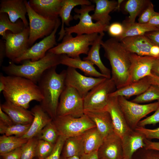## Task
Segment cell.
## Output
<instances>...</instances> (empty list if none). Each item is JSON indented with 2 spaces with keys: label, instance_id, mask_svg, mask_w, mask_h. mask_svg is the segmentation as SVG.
Instances as JSON below:
<instances>
[{
  "label": "cell",
  "instance_id": "6da1fadb",
  "mask_svg": "<svg viewBox=\"0 0 159 159\" xmlns=\"http://www.w3.org/2000/svg\"><path fill=\"white\" fill-rule=\"evenodd\" d=\"M0 79L5 85L2 92L6 101L27 109L31 101L41 102L43 100L38 85L29 80L15 76H4L2 73Z\"/></svg>",
  "mask_w": 159,
  "mask_h": 159
},
{
  "label": "cell",
  "instance_id": "7a4b0ae2",
  "mask_svg": "<svg viewBox=\"0 0 159 159\" xmlns=\"http://www.w3.org/2000/svg\"><path fill=\"white\" fill-rule=\"evenodd\" d=\"M101 46L104 50L105 57L110 62L111 78L115 83L117 89L129 84L130 53L119 41L114 38L102 41Z\"/></svg>",
  "mask_w": 159,
  "mask_h": 159
},
{
  "label": "cell",
  "instance_id": "3957f363",
  "mask_svg": "<svg viewBox=\"0 0 159 159\" xmlns=\"http://www.w3.org/2000/svg\"><path fill=\"white\" fill-rule=\"evenodd\" d=\"M57 67L46 70L38 82L43 97L40 105L52 120L57 116L59 98L65 86L66 74V70L58 73Z\"/></svg>",
  "mask_w": 159,
  "mask_h": 159
},
{
  "label": "cell",
  "instance_id": "277c9868",
  "mask_svg": "<svg viewBox=\"0 0 159 159\" xmlns=\"http://www.w3.org/2000/svg\"><path fill=\"white\" fill-rule=\"evenodd\" d=\"M61 55L47 52L44 57L37 61L26 60L19 65L11 62L3 67L2 70L8 75L24 77L37 84L46 70L61 64Z\"/></svg>",
  "mask_w": 159,
  "mask_h": 159
},
{
  "label": "cell",
  "instance_id": "5b68a950",
  "mask_svg": "<svg viewBox=\"0 0 159 159\" xmlns=\"http://www.w3.org/2000/svg\"><path fill=\"white\" fill-rule=\"evenodd\" d=\"M99 34L77 35L65 34L61 42L48 52L57 55L65 54L72 58H78L82 54H87Z\"/></svg>",
  "mask_w": 159,
  "mask_h": 159
},
{
  "label": "cell",
  "instance_id": "8992f818",
  "mask_svg": "<svg viewBox=\"0 0 159 159\" xmlns=\"http://www.w3.org/2000/svg\"><path fill=\"white\" fill-rule=\"evenodd\" d=\"M94 5L81 6L80 9L75 8L74 12L76 13L73 16L75 20L79 19V23L73 26L65 28V34L74 33L77 35L100 34L107 31L108 26L105 25L99 22H94L89 12L94 11Z\"/></svg>",
  "mask_w": 159,
  "mask_h": 159
},
{
  "label": "cell",
  "instance_id": "52a82bcc",
  "mask_svg": "<svg viewBox=\"0 0 159 159\" xmlns=\"http://www.w3.org/2000/svg\"><path fill=\"white\" fill-rule=\"evenodd\" d=\"M52 121L60 136L66 138L80 135L96 127L95 123L85 114L78 117L69 115L57 116Z\"/></svg>",
  "mask_w": 159,
  "mask_h": 159
},
{
  "label": "cell",
  "instance_id": "ba28073f",
  "mask_svg": "<svg viewBox=\"0 0 159 159\" xmlns=\"http://www.w3.org/2000/svg\"><path fill=\"white\" fill-rule=\"evenodd\" d=\"M117 90L113 81L106 78L90 90L84 98V111L105 110L109 95Z\"/></svg>",
  "mask_w": 159,
  "mask_h": 159
},
{
  "label": "cell",
  "instance_id": "9c48e42d",
  "mask_svg": "<svg viewBox=\"0 0 159 159\" xmlns=\"http://www.w3.org/2000/svg\"><path fill=\"white\" fill-rule=\"evenodd\" d=\"M120 107L126 121L130 128L134 130L141 119L152 112L155 111L158 102L146 104H140L128 100L122 96L118 97Z\"/></svg>",
  "mask_w": 159,
  "mask_h": 159
},
{
  "label": "cell",
  "instance_id": "30bf717a",
  "mask_svg": "<svg viewBox=\"0 0 159 159\" xmlns=\"http://www.w3.org/2000/svg\"><path fill=\"white\" fill-rule=\"evenodd\" d=\"M84 98L74 88L65 85L60 96L57 116L78 117L84 115Z\"/></svg>",
  "mask_w": 159,
  "mask_h": 159
},
{
  "label": "cell",
  "instance_id": "8fae6325",
  "mask_svg": "<svg viewBox=\"0 0 159 159\" xmlns=\"http://www.w3.org/2000/svg\"><path fill=\"white\" fill-rule=\"evenodd\" d=\"M25 3L29 21L28 44L31 46L38 39L50 35L54 29L59 18L53 20L46 19L36 13L26 0Z\"/></svg>",
  "mask_w": 159,
  "mask_h": 159
},
{
  "label": "cell",
  "instance_id": "7c38bea8",
  "mask_svg": "<svg viewBox=\"0 0 159 159\" xmlns=\"http://www.w3.org/2000/svg\"><path fill=\"white\" fill-rule=\"evenodd\" d=\"M66 71L65 85L74 88L83 98L93 88L106 78L84 75L70 67H68Z\"/></svg>",
  "mask_w": 159,
  "mask_h": 159
},
{
  "label": "cell",
  "instance_id": "4fadbf2b",
  "mask_svg": "<svg viewBox=\"0 0 159 159\" xmlns=\"http://www.w3.org/2000/svg\"><path fill=\"white\" fill-rule=\"evenodd\" d=\"M29 26L18 34H13L9 31L6 32L3 39L5 40L6 57L13 62L29 48Z\"/></svg>",
  "mask_w": 159,
  "mask_h": 159
},
{
  "label": "cell",
  "instance_id": "5bb4252c",
  "mask_svg": "<svg viewBox=\"0 0 159 159\" xmlns=\"http://www.w3.org/2000/svg\"><path fill=\"white\" fill-rule=\"evenodd\" d=\"M61 23L59 19L54 29L50 35L29 48L13 62L18 63L27 60L35 61L44 57L49 49L57 45L56 34Z\"/></svg>",
  "mask_w": 159,
  "mask_h": 159
},
{
  "label": "cell",
  "instance_id": "9a60e30c",
  "mask_svg": "<svg viewBox=\"0 0 159 159\" xmlns=\"http://www.w3.org/2000/svg\"><path fill=\"white\" fill-rule=\"evenodd\" d=\"M130 84L150 76L155 61L159 58L149 56H141L130 53Z\"/></svg>",
  "mask_w": 159,
  "mask_h": 159
},
{
  "label": "cell",
  "instance_id": "2e32d148",
  "mask_svg": "<svg viewBox=\"0 0 159 159\" xmlns=\"http://www.w3.org/2000/svg\"><path fill=\"white\" fill-rule=\"evenodd\" d=\"M99 159H123L122 139L114 132L104 138L97 150Z\"/></svg>",
  "mask_w": 159,
  "mask_h": 159
},
{
  "label": "cell",
  "instance_id": "e0dca14e",
  "mask_svg": "<svg viewBox=\"0 0 159 159\" xmlns=\"http://www.w3.org/2000/svg\"><path fill=\"white\" fill-rule=\"evenodd\" d=\"M105 110L110 115L114 132L121 138L132 130L128 125L120 107L118 97L109 96Z\"/></svg>",
  "mask_w": 159,
  "mask_h": 159
},
{
  "label": "cell",
  "instance_id": "ac0fdd59",
  "mask_svg": "<svg viewBox=\"0 0 159 159\" xmlns=\"http://www.w3.org/2000/svg\"><path fill=\"white\" fill-rule=\"evenodd\" d=\"M120 41L130 53L152 57L151 51L155 44L145 35L127 37Z\"/></svg>",
  "mask_w": 159,
  "mask_h": 159
},
{
  "label": "cell",
  "instance_id": "d6986e66",
  "mask_svg": "<svg viewBox=\"0 0 159 159\" xmlns=\"http://www.w3.org/2000/svg\"><path fill=\"white\" fill-rule=\"evenodd\" d=\"M62 0H30L28 3L37 14L47 19L59 18Z\"/></svg>",
  "mask_w": 159,
  "mask_h": 159
},
{
  "label": "cell",
  "instance_id": "ffe728a7",
  "mask_svg": "<svg viewBox=\"0 0 159 159\" xmlns=\"http://www.w3.org/2000/svg\"><path fill=\"white\" fill-rule=\"evenodd\" d=\"M0 2V13H6L12 22L21 19L26 27L29 26L26 16L27 11L25 0H1Z\"/></svg>",
  "mask_w": 159,
  "mask_h": 159
},
{
  "label": "cell",
  "instance_id": "44dd1931",
  "mask_svg": "<svg viewBox=\"0 0 159 159\" xmlns=\"http://www.w3.org/2000/svg\"><path fill=\"white\" fill-rule=\"evenodd\" d=\"M31 111L34 116L33 120L28 131L21 137L27 140L35 137L52 120L40 105L34 106Z\"/></svg>",
  "mask_w": 159,
  "mask_h": 159
},
{
  "label": "cell",
  "instance_id": "7402d4cb",
  "mask_svg": "<svg viewBox=\"0 0 159 159\" xmlns=\"http://www.w3.org/2000/svg\"><path fill=\"white\" fill-rule=\"evenodd\" d=\"M145 136L141 133L132 130L121 138L123 159H132L134 153L139 149L145 147Z\"/></svg>",
  "mask_w": 159,
  "mask_h": 159
},
{
  "label": "cell",
  "instance_id": "603a6c76",
  "mask_svg": "<svg viewBox=\"0 0 159 159\" xmlns=\"http://www.w3.org/2000/svg\"><path fill=\"white\" fill-rule=\"evenodd\" d=\"M0 107L14 124L27 125L31 124L33 121L34 116L31 111L22 107L6 101L1 104Z\"/></svg>",
  "mask_w": 159,
  "mask_h": 159
},
{
  "label": "cell",
  "instance_id": "cb8c5ba5",
  "mask_svg": "<svg viewBox=\"0 0 159 159\" xmlns=\"http://www.w3.org/2000/svg\"><path fill=\"white\" fill-rule=\"evenodd\" d=\"M84 113L95 123L96 127L104 138L114 132L110 115L107 111H84Z\"/></svg>",
  "mask_w": 159,
  "mask_h": 159
},
{
  "label": "cell",
  "instance_id": "d4e9b609",
  "mask_svg": "<svg viewBox=\"0 0 159 159\" xmlns=\"http://www.w3.org/2000/svg\"><path fill=\"white\" fill-rule=\"evenodd\" d=\"M91 2L88 0H62L61 6L59 12V16L61 19V26L58 34L57 41L62 39L65 35L64 25L70 26V23L73 17L71 13L72 9L78 5H91Z\"/></svg>",
  "mask_w": 159,
  "mask_h": 159
},
{
  "label": "cell",
  "instance_id": "484cf974",
  "mask_svg": "<svg viewBox=\"0 0 159 159\" xmlns=\"http://www.w3.org/2000/svg\"><path fill=\"white\" fill-rule=\"evenodd\" d=\"M96 5L94 13L91 15L92 20L103 25L108 26L111 17L110 13L115 10L117 4L115 0H93Z\"/></svg>",
  "mask_w": 159,
  "mask_h": 159
},
{
  "label": "cell",
  "instance_id": "4316f807",
  "mask_svg": "<svg viewBox=\"0 0 159 159\" xmlns=\"http://www.w3.org/2000/svg\"><path fill=\"white\" fill-rule=\"evenodd\" d=\"M61 64L75 69H79L84 73L85 75L87 76L106 78L98 71L91 62L89 61L82 60L80 57L74 58L65 54H61Z\"/></svg>",
  "mask_w": 159,
  "mask_h": 159
},
{
  "label": "cell",
  "instance_id": "83f0119b",
  "mask_svg": "<svg viewBox=\"0 0 159 159\" xmlns=\"http://www.w3.org/2000/svg\"><path fill=\"white\" fill-rule=\"evenodd\" d=\"M105 35L104 32L99 34L97 37L91 45L87 56L83 60L89 61L99 69L100 72L107 78L111 77V71L106 67L102 62L100 56V50L102 39Z\"/></svg>",
  "mask_w": 159,
  "mask_h": 159
},
{
  "label": "cell",
  "instance_id": "f1b7e54d",
  "mask_svg": "<svg viewBox=\"0 0 159 159\" xmlns=\"http://www.w3.org/2000/svg\"><path fill=\"white\" fill-rule=\"evenodd\" d=\"M148 76L143 78L115 91L109 96H122L126 99L137 96L144 92L151 85Z\"/></svg>",
  "mask_w": 159,
  "mask_h": 159
},
{
  "label": "cell",
  "instance_id": "f546056e",
  "mask_svg": "<svg viewBox=\"0 0 159 159\" xmlns=\"http://www.w3.org/2000/svg\"><path fill=\"white\" fill-rule=\"evenodd\" d=\"M84 153V144L82 135L66 138L61 155L66 158L75 156L80 157Z\"/></svg>",
  "mask_w": 159,
  "mask_h": 159
},
{
  "label": "cell",
  "instance_id": "4dcf8cb0",
  "mask_svg": "<svg viewBox=\"0 0 159 159\" xmlns=\"http://www.w3.org/2000/svg\"><path fill=\"white\" fill-rule=\"evenodd\" d=\"M82 135L85 153L97 151L104 139L96 127L87 130Z\"/></svg>",
  "mask_w": 159,
  "mask_h": 159
},
{
  "label": "cell",
  "instance_id": "1f68e13d",
  "mask_svg": "<svg viewBox=\"0 0 159 159\" xmlns=\"http://www.w3.org/2000/svg\"><path fill=\"white\" fill-rule=\"evenodd\" d=\"M150 1L146 0H128L124 5V10L129 14L123 24L130 25L135 22L136 17L145 9Z\"/></svg>",
  "mask_w": 159,
  "mask_h": 159
},
{
  "label": "cell",
  "instance_id": "d6a6232c",
  "mask_svg": "<svg viewBox=\"0 0 159 159\" xmlns=\"http://www.w3.org/2000/svg\"><path fill=\"white\" fill-rule=\"evenodd\" d=\"M26 27L21 19H19L13 23L10 21L6 13H0V35L2 39L4 37L7 31L17 34L22 32Z\"/></svg>",
  "mask_w": 159,
  "mask_h": 159
},
{
  "label": "cell",
  "instance_id": "836d02e7",
  "mask_svg": "<svg viewBox=\"0 0 159 159\" xmlns=\"http://www.w3.org/2000/svg\"><path fill=\"white\" fill-rule=\"evenodd\" d=\"M122 24L124 27V31L119 41L127 37L144 35L149 32L159 30V26H153L148 23L142 24L135 22L130 25Z\"/></svg>",
  "mask_w": 159,
  "mask_h": 159
},
{
  "label": "cell",
  "instance_id": "e575fe53",
  "mask_svg": "<svg viewBox=\"0 0 159 159\" xmlns=\"http://www.w3.org/2000/svg\"><path fill=\"white\" fill-rule=\"evenodd\" d=\"M28 140L15 136L3 135L0 137V155L22 146Z\"/></svg>",
  "mask_w": 159,
  "mask_h": 159
},
{
  "label": "cell",
  "instance_id": "d590c367",
  "mask_svg": "<svg viewBox=\"0 0 159 159\" xmlns=\"http://www.w3.org/2000/svg\"><path fill=\"white\" fill-rule=\"evenodd\" d=\"M31 125L14 124L7 126L0 122V133L7 136H15L21 137L27 132Z\"/></svg>",
  "mask_w": 159,
  "mask_h": 159
},
{
  "label": "cell",
  "instance_id": "8d00e7d4",
  "mask_svg": "<svg viewBox=\"0 0 159 159\" xmlns=\"http://www.w3.org/2000/svg\"><path fill=\"white\" fill-rule=\"evenodd\" d=\"M59 136L52 121L47 125L35 137L38 140H44L54 144Z\"/></svg>",
  "mask_w": 159,
  "mask_h": 159
},
{
  "label": "cell",
  "instance_id": "74e56055",
  "mask_svg": "<svg viewBox=\"0 0 159 159\" xmlns=\"http://www.w3.org/2000/svg\"><path fill=\"white\" fill-rule=\"evenodd\" d=\"M156 100H159V86L151 84L144 92L137 96L131 101L140 104Z\"/></svg>",
  "mask_w": 159,
  "mask_h": 159
},
{
  "label": "cell",
  "instance_id": "f35d334b",
  "mask_svg": "<svg viewBox=\"0 0 159 159\" xmlns=\"http://www.w3.org/2000/svg\"><path fill=\"white\" fill-rule=\"evenodd\" d=\"M38 140L36 137L28 140L22 146L21 159H33L36 157Z\"/></svg>",
  "mask_w": 159,
  "mask_h": 159
},
{
  "label": "cell",
  "instance_id": "ab89813d",
  "mask_svg": "<svg viewBox=\"0 0 159 159\" xmlns=\"http://www.w3.org/2000/svg\"><path fill=\"white\" fill-rule=\"evenodd\" d=\"M55 144L41 140H38L37 144L36 157L38 159H44L52 152Z\"/></svg>",
  "mask_w": 159,
  "mask_h": 159
},
{
  "label": "cell",
  "instance_id": "60d3db41",
  "mask_svg": "<svg viewBox=\"0 0 159 159\" xmlns=\"http://www.w3.org/2000/svg\"><path fill=\"white\" fill-rule=\"evenodd\" d=\"M132 159H159V151L141 148L134 153Z\"/></svg>",
  "mask_w": 159,
  "mask_h": 159
},
{
  "label": "cell",
  "instance_id": "b9f144b4",
  "mask_svg": "<svg viewBox=\"0 0 159 159\" xmlns=\"http://www.w3.org/2000/svg\"><path fill=\"white\" fill-rule=\"evenodd\" d=\"M124 31V27L122 24L114 22L108 25L107 31L112 38L119 41Z\"/></svg>",
  "mask_w": 159,
  "mask_h": 159
},
{
  "label": "cell",
  "instance_id": "7bdbcfd3",
  "mask_svg": "<svg viewBox=\"0 0 159 159\" xmlns=\"http://www.w3.org/2000/svg\"><path fill=\"white\" fill-rule=\"evenodd\" d=\"M66 138L60 136L55 144L53 151L47 157L44 159H60L63 145Z\"/></svg>",
  "mask_w": 159,
  "mask_h": 159
},
{
  "label": "cell",
  "instance_id": "ee69618b",
  "mask_svg": "<svg viewBox=\"0 0 159 159\" xmlns=\"http://www.w3.org/2000/svg\"><path fill=\"white\" fill-rule=\"evenodd\" d=\"M155 12L154 5L150 1L141 13L138 19V23L142 24L148 23Z\"/></svg>",
  "mask_w": 159,
  "mask_h": 159
},
{
  "label": "cell",
  "instance_id": "f6af8a7d",
  "mask_svg": "<svg viewBox=\"0 0 159 159\" xmlns=\"http://www.w3.org/2000/svg\"><path fill=\"white\" fill-rule=\"evenodd\" d=\"M134 130L142 133L146 138L159 140V127L155 129H151L144 127L138 126Z\"/></svg>",
  "mask_w": 159,
  "mask_h": 159
},
{
  "label": "cell",
  "instance_id": "bcb514c9",
  "mask_svg": "<svg viewBox=\"0 0 159 159\" xmlns=\"http://www.w3.org/2000/svg\"><path fill=\"white\" fill-rule=\"evenodd\" d=\"M158 101V105L155 112L152 115L140 121L138 126L144 127L147 125H154L159 122V100Z\"/></svg>",
  "mask_w": 159,
  "mask_h": 159
},
{
  "label": "cell",
  "instance_id": "7dc6e473",
  "mask_svg": "<svg viewBox=\"0 0 159 159\" xmlns=\"http://www.w3.org/2000/svg\"><path fill=\"white\" fill-rule=\"evenodd\" d=\"M21 149L22 146L0 156L3 159H21Z\"/></svg>",
  "mask_w": 159,
  "mask_h": 159
},
{
  "label": "cell",
  "instance_id": "c3c4849f",
  "mask_svg": "<svg viewBox=\"0 0 159 159\" xmlns=\"http://www.w3.org/2000/svg\"><path fill=\"white\" fill-rule=\"evenodd\" d=\"M144 35L153 43L159 46V30L149 32Z\"/></svg>",
  "mask_w": 159,
  "mask_h": 159
},
{
  "label": "cell",
  "instance_id": "681fc988",
  "mask_svg": "<svg viewBox=\"0 0 159 159\" xmlns=\"http://www.w3.org/2000/svg\"><path fill=\"white\" fill-rule=\"evenodd\" d=\"M0 122L7 126H10L14 123L9 116L0 107Z\"/></svg>",
  "mask_w": 159,
  "mask_h": 159
},
{
  "label": "cell",
  "instance_id": "f907efd6",
  "mask_svg": "<svg viewBox=\"0 0 159 159\" xmlns=\"http://www.w3.org/2000/svg\"><path fill=\"white\" fill-rule=\"evenodd\" d=\"M144 142L145 148L159 151V142L152 141L146 138L145 139Z\"/></svg>",
  "mask_w": 159,
  "mask_h": 159
},
{
  "label": "cell",
  "instance_id": "816d5d0a",
  "mask_svg": "<svg viewBox=\"0 0 159 159\" xmlns=\"http://www.w3.org/2000/svg\"><path fill=\"white\" fill-rule=\"evenodd\" d=\"M6 56L5 41L0 40V66H1L4 59Z\"/></svg>",
  "mask_w": 159,
  "mask_h": 159
},
{
  "label": "cell",
  "instance_id": "f5cc1de1",
  "mask_svg": "<svg viewBox=\"0 0 159 159\" xmlns=\"http://www.w3.org/2000/svg\"><path fill=\"white\" fill-rule=\"evenodd\" d=\"M80 159H99L97 151L88 153H84L80 157Z\"/></svg>",
  "mask_w": 159,
  "mask_h": 159
},
{
  "label": "cell",
  "instance_id": "db71d44e",
  "mask_svg": "<svg viewBox=\"0 0 159 159\" xmlns=\"http://www.w3.org/2000/svg\"><path fill=\"white\" fill-rule=\"evenodd\" d=\"M148 23L153 26H159V12L155 11Z\"/></svg>",
  "mask_w": 159,
  "mask_h": 159
},
{
  "label": "cell",
  "instance_id": "11a10c76",
  "mask_svg": "<svg viewBox=\"0 0 159 159\" xmlns=\"http://www.w3.org/2000/svg\"><path fill=\"white\" fill-rule=\"evenodd\" d=\"M151 73L159 77V59L155 61L152 67Z\"/></svg>",
  "mask_w": 159,
  "mask_h": 159
},
{
  "label": "cell",
  "instance_id": "9f6ffc18",
  "mask_svg": "<svg viewBox=\"0 0 159 159\" xmlns=\"http://www.w3.org/2000/svg\"><path fill=\"white\" fill-rule=\"evenodd\" d=\"M151 84H154L159 86V77L152 73L148 76Z\"/></svg>",
  "mask_w": 159,
  "mask_h": 159
},
{
  "label": "cell",
  "instance_id": "6f0895ef",
  "mask_svg": "<svg viewBox=\"0 0 159 159\" xmlns=\"http://www.w3.org/2000/svg\"><path fill=\"white\" fill-rule=\"evenodd\" d=\"M5 89V85L3 81L0 79V92H3Z\"/></svg>",
  "mask_w": 159,
  "mask_h": 159
},
{
  "label": "cell",
  "instance_id": "680465c9",
  "mask_svg": "<svg viewBox=\"0 0 159 159\" xmlns=\"http://www.w3.org/2000/svg\"><path fill=\"white\" fill-rule=\"evenodd\" d=\"M123 1L124 0H118L117 1V4L114 11H119L120 9L121 4Z\"/></svg>",
  "mask_w": 159,
  "mask_h": 159
},
{
  "label": "cell",
  "instance_id": "91938a15",
  "mask_svg": "<svg viewBox=\"0 0 159 159\" xmlns=\"http://www.w3.org/2000/svg\"><path fill=\"white\" fill-rule=\"evenodd\" d=\"M80 157L75 156L69 157L66 158L61 155L60 159H80Z\"/></svg>",
  "mask_w": 159,
  "mask_h": 159
}]
</instances>
